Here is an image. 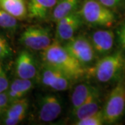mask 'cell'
Segmentation results:
<instances>
[{"label": "cell", "instance_id": "2e32d148", "mask_svg": "<svg viewBox=\"0 0 125 125\" xmlns=\"http://www.w3.org/2000/svg\"><path fill=\"white\" fill-rule=\"evenodd\" d=\"M0 8L19 20H25L28 16L26 0H0Z\"/></svg>", "mask_w": 125, "mask_h": 125}, {"label": "cell", "instance_id": "603a6c76", "mask_svg": "<svg viewBox=\"0 0 125 125\" xmlns=\"http://www.w3.org/2000/svg\"><path fill=\"white\" fill-rule=\"evenodd\" d=\"M10 104L7 90L0 93V115L6 111Z\"/></svg>", "mask_w": 125, "mask_h": 125}, {"label": "cell", "instance_id": "5b68a950", "mask_svg": "<svg viewBox=\"0 0 125 125\" xmlns=\"http://www.w3.org/2000/svg\"><path fill=\"white\" fill-rule=\"evenodd\" d=\"M20 42L28 49L43 51L52 43L51 31L47 27L31 25L23 31Z\"/></svg>", "mask_w": 125, "mask_h": 125}, {"label": "cell", "instance_id": "5bb4252c", "mask_svg": "<svg viewBox=\"0 0 125 125\" xmlns=\"http://www.w3.org/2000/svg\"><path fill=\"white\" fill-rule=\"evenodd\" d=\"M29 102L27 98H21L11 102L6 110L5 117H9L13 125H18L25 118Z\"/></svg>", "mask_w": 125, "mask_h": 125}, {"label": "cell", "instance_id": "ba28073f", "mask_svg": "<svg viewBox=\"0 0 125 125\" xmlns=\"http://www.w3.org/2000/svg\"><path fill=\"white\" fill-rule=\"evenodd\" d=\"M83 20L78 13L74 12L60 19L56 22V36L59 41H68L74 36V34L82 24Z\"/></svg>", "mask_w": 125, "mask_h": 125}, {"label": "cell", "instance_id": "52a82bcc", "mask_svg": "<svg viewBox=\"0 0 125 125\" xmlns=\"http://www.w3.org/2000/svg\"><path fill=\"white\" fill-rule=\"evenodd\" d=\"M41 83L56 91L67 90L71 83V79L62 72L44 63L41 72Z\"/></svg>", "mask_w": 125, "mask_h": 125}, {"label": "cell", "instance_id": "44dd1931", "mask_svg": "<svg viewBox=\"0 0 125 125\" xmlns=\"http://www.w3.org/2000/svg\"><path fill=\"white\" fill-rule=\"evenodd\" d=\"M12 56V49L3 35L0 34V61L10 58Z\"/></svg>", "mask_w": 125, "mask_h": 125}, {"label": "cell", "instance_id": "e0dca14e", "mask_svg": "<svg viewBox=\"0 0 125 125\" xmlns=\"http://www.w3.org/2000/svg\"><path fill=\"white\" fill-rule=\"evenodd\" d=\"M33 87V83L31 79H18L14 80L7 90V94L10 104L15 100L23 98Z\"/></svg>", "mask_w": 125, "mask_h": 125}, {"label": "cell", "instance_id": "7a4b0ae2", "mask_svg": "<svg viewBox=\"0 0 125 125\" xmlns=\"http://www.w3.org/2000/svg\"><path fill=\"white\" fill-rule=\"evenodd\" d=\"M125 67V58L121 52H116L99 60L86 73L101 83H108L117 79Z\"/></svg>", "mask_w": 125, "mask_h": 125}, {"label": "cell", "instance_id": "7c38bea8", "mask_svg": "<svg viewBox=\"0 0 125 125\" xmlns=\"http://www.w3.org/2000/svg\"><path fill=\"white\" fill-rule=\"evenodd\" d=\"M57 0H29L28 15L32 19L42 20L50 16Z\"/></svg>", "mask_w": 125, "mask_h": 125}, {"label": "cell", "instance_id": "8992f818", "mask_svg": "<svg viewBox=\"0 0 125 125\" xmlns=\"http://www.w3.org/2000/svg\"><path fill=\"white\" fill-rule=\"evenodd\" d=\"M64 47L84 67L92 63L95 58V52L91 42L85 36H74L67 41Z\"/></svg>", "mask_w": 125, "mask_h": 125}, {"label": "cell", "instance_id": "4fadbf2b", "mask_svg": "<svg viewBox=\"0 0 125 125\" xmlns=\"http://www.w3.org/2000/svg\"><path fill=\"white\" fill-rule=\"evenodd\" d=\"M100 110V93H93L83 104L72 111L73 115L76 121L89 117Z\"/></svg>", "mask_w": 125, "mask_h": 125}, {"label": "cell", "instance_id": "cb8c5ba5", "mask_svg": "<svg viewBox=\"0 0 125 125\" xmlns=\"http://www.w3.org/2000/svg\"><path fill=\"white\" fill-rule=\"evenodd\" d=\"M100 4L110 9H113L119 7L124 0H97Z\"/></svg>", "mask_w": 125, "mask_h": 125}, {"label": "cell", "instance_id": "6da1fadb", "mask_svg": "<svg viewBox=\"0 0 125 125\" xmlns=\"http://www.w3.org/2000/svg\"><path fill=\"white\" fill-rule=\"evenodd\" d=\"M42 58L45 64L62 72L71 80L79 79L86 73L85 67L58 41L53 42L42 51Z\"/></svg>", "mask_w": 125, "mask_h": 125}, {"label": "cell", "instance_id": "277c9868", "mask_svg": "<svg viewBox=\"0 0 125 125\" xmlns=\"http://www.w3.org/2000/svg\"><path fill=\"white\" fill-rule=\"evenodd\" d=\"M125 111V86L119 83L112 90L102 109L104 122L115 124L124 115Z\"/></svg>", "mask_w": 125, "mask_h": 125}, {"label": "cell", "instance_id": "30bf717a", "mask_svg": "<svg viewBox=\"0 0 125 125\" xmlns=\"http://www.w3.org/2000/svg\"><path fill=\"white\" fill-rule=\"evenodd\" d=\"M15 74L20 79H33L38 74V66L33 56L27 51H22L15 61Z\"/></svg>", "mask_w": 125, "mask_h": 125}, {"label": "cell", "instance_id": "8fae6325", "mask_svg": "<svg viewBox=\"0 0 125 125\" xmlns=\"http://www.w3.org/2000/svg\"><path fill=\"white\" fill-rule=\"evenodd\" d=\"M115 35L109 29H99L93 32L91 44L94 50L99 54H106L111 52L114 45Z\"/></svg>", "mask_w": 125, "mask_h": 125}, {"label": "cell", "instance_id": "ac0fdd59", "mask_svg": "<svg viewBox=\"0 0 125 125\" xmlns=\"http://www.w3.org/2000/svg\"><path fill=\"white\" fill-rule=\"evenodd\" d=\"M97 88L88 83H81L73 90L71 95L72 111L80 106L95 92L98 91Z\"/></svg>", "mask_w": 125, "mask_h": 125}, {"label": "cell", "instance_id": "3957f363", "mask_svg": "<svg viewBox=\"0 0 125 125\" xmlns=\"http://www.w3.org/2000/svg\"><path fill=\"white\" fill-rule=\"evenodd\" d=\"M78 13L83 22L93 27H111L115 21L111 9L97 0H84Z\"/></svg>", "mask_w": 125, "mask_h": 125}, {"label": "cell", "instance_id": "d4e9b609", "mask_svg": "<svg viewBox=\"0 0 125 125\" xmlns=\"http://www.w3.org/2000/svg\"><path fill=\"white\" fill-rule=\"evenodd\" d=\"M117 39L122 49L125 50V22L121 24L117 31Z\"/></svg>", "mask_w": 125, "mask_h": 125}, {"label": "cell", "instance_id": "d6986e66", "mask_svg": "<svg viewBox=\"0 0 125 125\" xmlns=\"http://www.w3.org/2000/svg\"><path fill=\"white\" fill-rule=\"evenodd\" d=\"M0 27L9 31H15L18 27V20L0 8Z\"/></svg>", "mask_w": 125, "mask_h": 125}, {"label": "cell", "instance_id": "ffe728a7", "mask_svg": "<svg viewBox=\"0 0 125 125\" xmlns=\"http://www.w3.org/2000/svg\"><path fill=\"white\" fill-rule=\"evenodd\" d=\"M104 123L102 110H99L98 111L94 113L93 115L87 117L81 120L76 121V125H102Z\"/></svg>", "mask_w": 125, "mask_h": 125}, {"label": "cell", "instance_id": "9c48e42d", "mask_svg": "<svg viewBox=\"0 0 125 125\" xmlns=\"http://www.w3.org/2000/svg\"><path fill=\"white\" fill-rule=\"evenodd\" d=\"M62 112V104L55 95L46 94L40 99L38 111V119L44 122H50L57 119Z\"/></svg>", "mask_w": 125, "mask_h": 125}, {"label": "cell", "instance_id": "9a60e30c", "mask_svg": "<svg viewBox=\"0 0 125 125\" xmlns=\"http://www.w3.org/2000/svg\"><path fill=\"white\" fill-rule=\"evenodd\" d=\"M79 4L80 0H57L50 14L51 20L56 22L63 17L76 12Z\"/></svg>", "mask_w": 125, "mask_h": 125}, {"label": "cell", "instance_id": "7402d4cb", "mask_svg": "<svg viewBox=\"0 0 125 125\" xmlns=\"http://www.w3.org/2000/svg\"><path fill=\"white\" fill-rule=\"evenodd\" d=\"M9 87V81L6 73L0 64V93L6 91Z\"/></svg>", "mask_w": 125, "mask_h": 125}]
</instances>
